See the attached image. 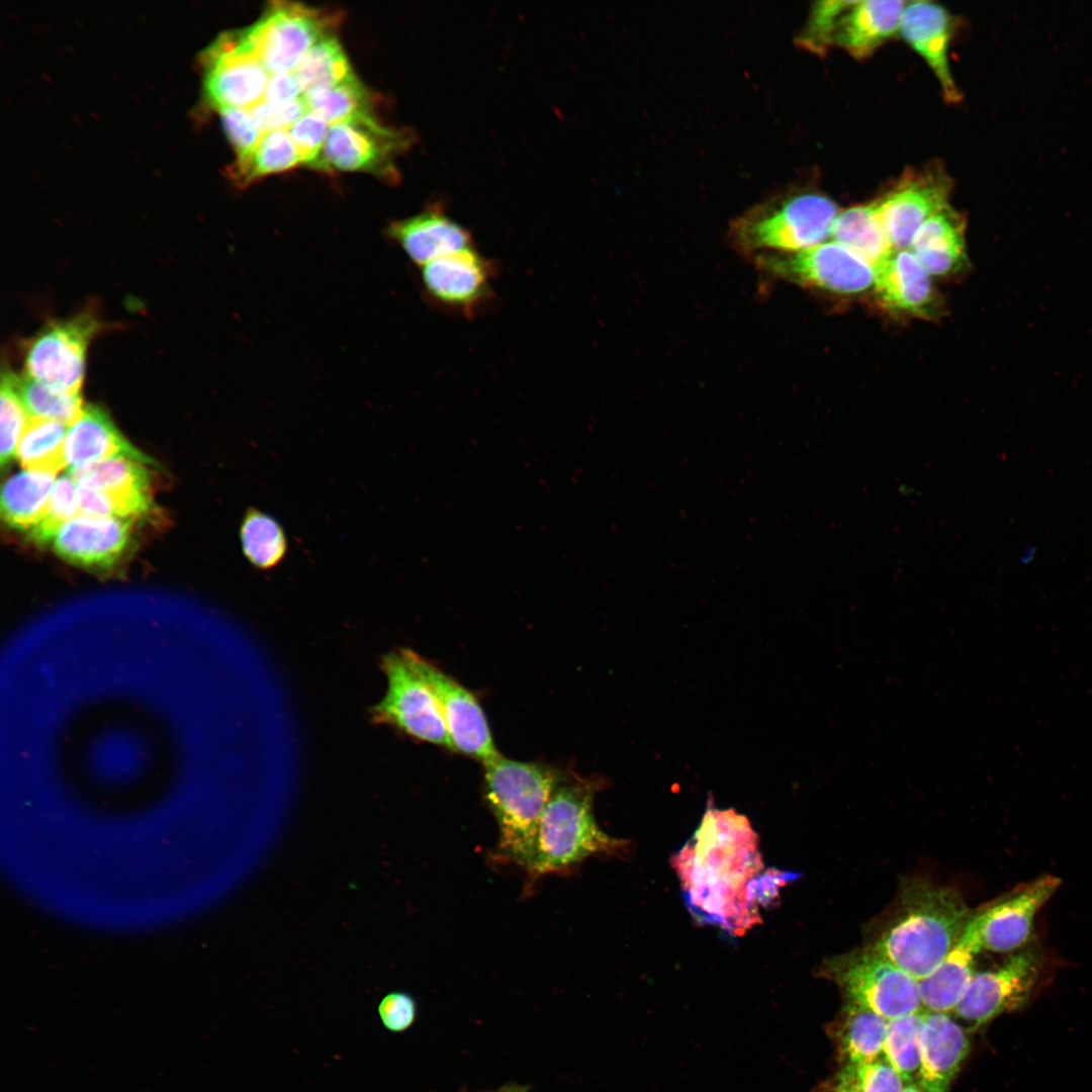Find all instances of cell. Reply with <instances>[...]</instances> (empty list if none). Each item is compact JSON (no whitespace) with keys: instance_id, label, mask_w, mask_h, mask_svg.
Returning <instances> with one entry per match:
<instances>
[{"instance_id":"7c38bea8","label":"cell","mask_w":1092,"mask_h":1092,"mask_svg":"<svg viewBox=\"0 0 1092 1092\" xmlns=\"http://www.w3.org/2000/svg\"><path fill=\"white\" fill-rule=\"evenodd\" d=\"M1043 966L1035 946L1013 952L1000 966L976 972L956 1015L973 1027L1022 1008L1032 995Z\"/></svg>"},{"instance_id":"3957f363","label":"cell","mask_w":1092,"mask_h":1092,"mask_svg":"<svg viewBox=\"0 0 1092 1092\" xmlns=\"http://www.w3.org/2000/svg\"><path fill=\"white\" fill-rule=\"evenodd\" d=\"M600 780L562 781L541 816L532 862L526 871L529 883L562 874L596 855H620L628 842L601 829L594 815Z\"/></svg>"},{"instance_id":"b9f144b4","label":"cell","mask_w":1092,"mask_h":1092,"mask_svg":"<svg viewBox=\"0 0 1092 1092\" xmlns=\"http://www.w3.org/2000/svg\"><path fill=\"white\" fill-rule=\"evenodd\" d=\"M329 125L324 118L309 110L287 129L303 164L314 167L322 154Z\"/></svg>"},{"instance_id":"9a60e30c","label":"cell","mask_w":1092,"mask_h":1092,"mask_svg":"<svg viewBox=\"0 0 1092 1092\" xmlns=\"http://www.w3.org/2000/svg\"><path fill=\"white\" fill-rule=\"evenodd\" d=\"M493 263L474 247L421 266V282L431 301L446 311L473 316L492 298Z\"/></svg>"},{"instance_id":"bcb514c9","label":"cell","mask_w":1092,"mask_h":1092,"mask_svg":"<svg viewBox=\"0 0 1092 1092\" xmlns=\"http://www.w3.org/2000/svg\"><path fill=\"white\" fill-rule=\"evenodd\" d=\"M302 96L299 83L292 72L270 76L263 101L270 104L289 103Z\"/></svg>"},{"instance_id":"74e56055","label":"cell","mask_w":1092,"mask_h":1092,"mask_svg":"<svg viewBox=\"0 0 1092 1092\" xmlns=\"http://www.w3.org/2000/svg\"><path fill=\"white\" fill-rule=\"evenodd\" d=\"M80 516L79 486L68 473L57 479L40 521L28 531L30 540L42 545L53 541L59 529Z\"/></svg>"},{"instance_id":"44dd1931","label":"cell","mask_w":1092,"mask_h":1092,"mask_svg":"<svg viewBox=\"0 0 1092 1092\" xmlns=\"http://www.w3.org/2000/svg\"><path fill=\"white\" fill-rule=\"evenodd\" d=\"M969 1049L965 1029L947 1013L924 1012L917 1078L922 1092H949Z\"/></svg>"},{"instance_id":"f1b7e54d","label":"cell","mask_w":1092,"mask_h":1092,"mask_svg":"<svg viewBox=\"0 0 1092 1092\" xmlns=\"http://www.w3.org/2000/svg\"><path fill=\"white\" fill-rule=\"evenodd\" d=\"M54 474L23 470L8 478L1 491V517L11 528L29 531L41 519L55 485Z\"/></svg>"},{"instance_id":"52a82bcc","label":"cell","mask_w":1092,"mask_h":1092,"mask_svg":"<svg viewBox=\"0 0 1092 1092\" xmlns=\"http://www.w3.org/2000/svg\"><path fill=\"white\" fill-rule=\"evenodd\" d=\"M339 15L290 1H273L243 28L257 59L270 74L292 72L318 41L334 35Z\"/></svg>"},{"instance_id":"d590c367","label":"cell","mask_w":1092,"mask_h":1092,"mask_svg":"<svg viewBox=\"0 0 1092 1092\" xmlns=\"http://www.w3.org/2000/svg\"><path fill=\"white\" fill-rule=\"evenodd\" d=\"M16 384L29 417L54 420L70 427L82 415L84 405L80 394L58 391L26 374L17 377Z\"/></svg>"},{"instance_id":"30bf717a","label":"cell","mask_w":1092,"mask_h":1092,"mask_svg":"<svg viewBox=\"0 0 1092 1092\" xmlns=\"http://www.w3.org/2000/svg\"><path fill=\"white\" fill-rule=\"evenodd\" d=\"M382 670L386 692L372 710L373 719L418 740L452 749L436 699L410 663L404 649L387 654Z\"/></svg>"},{"instance_id":"e575fe53","label":"cell","mask_w":1092,"mask_h":1092,"mask_svg":"<svg viewBox=\"0 0 1092 1092\" xmlns=\"http://www.w3.org/2000/svg\"><path fill=\"white\" fill-rule=\"evenodd\" d=\"M924 1012L895 1017L887 1021L883 1057L898 1072L905 1084L917 1081L920 1068V1034Z\"/></svg>"},{"instance_id":"f6af8a7d","label":"cell","mask_w":1092,"mask_h":1092,"mask_svg":"<svg viewBox=\"0 0 1092 1092\" xmlns=\"http://www.w3.org/2000/svg\"><path fill=\"white\" fill-rule=\"evenodd\" d=\"M378 1015L386 1029L402 1032L408 1029L417 1017V1004L405 992H390L378 1004Z\"/></svg>"},{"instance_id":"8fae6325","label":"cell","mask_w":1092,"mask_h":1092,"mask_svg":"<svg viewBox=\"0 0 1092 1092\" xmlns=\"http://www.w3.org/2000/svg\"><path fill=\"white\" fill-rule=\"evenodd\" d=\"M203 95L215 110L251 109L264 98L270 73L243 29L220 33L201 54Z\"/></svg>"},{"instance_id":"f35d334b","label":"cell","mask_w":1092,"mask_h":1092,"mask_svg":"<svg viewBox=\"0 0 1092 1092\" xmlns=\"http://www.w3.org/2000/svg\"><path fill=\"white\" fill-rule=\"evenodd\" d=\"M854 1L825 0L815 2L796 42L802 49L824 56L834 46V37L843 14Z\"/></svg>"},{"instance_id":"cb8c5ba5","label":"cell","mask_w":1092,"mask_h":1092,"mask_svg":"<svg viewBox=\"0 0 1092 1092\" xmlns=\"http://www.w3.org/2000/svg\"><path fill=\"white\" fill-rule=\"evenodd\" d=\"M874 288L891 310L928 315L934 303L931 276L907 250L894 251L875 269Z\"/></svg>"},{"instance_id":"d6a6232c","label":"cell","mask_w":1092,"mask_h":1092,"mask_svg":"<svg viewBox=\"0 0 1092 1092\" xmlns=\"http://www.w3.org/2000/svg\"><path fill=\"white\" fill-rule=\"evenodd\" d=\"M292 73L305 99L332 89L354 74L335 35L326 37L314 44Z\"/></svg>"},{"instance_id":"603a6c76","label":"cell","mask_w":1092,"mask_h":1092,"mask_svg":"<svg viewBox=\"0 0 1092 1092\" xmlns=\"http://www.w3.org/2000/svg\"><path fill=\"white\" fill-rule=\"evenodd\" d=\"M65 453L69 470L118 457L153 464L122 436L106 412L91 404L84 405L80 418L69 427Z\"/></svg>"},{"instance_id":"7dc6e473","label":"cell","mask_w":1092,"mask_h":1092,"mask_svg":"<svg viewBox=\"0 0 1092 1092\" xmlns=\"http://www.w3.org/2000/svg\"><path fill=\"white\" fill-rule=\"evenodd\" d=\"M813 1092H857V1090L837 1075L834 1079L819 1084Z\"/></svg>"},{"instance_id":"d6986e66","label":"cell","mask_w":1092,"mask_h":1092,"mask_svg":"<svg viewBox=\"0 0 1092 1092\" xmlns=\"http://www.w3.org/2000/svg\"><path fill=\"white\" fill-rule=\"evenodd\" d=\"M951 32V16L945 8L929 1L906 2L900 34L929 66L946 102L957 103L962 94L948 60Z\"/></svg>"},{"instance_id":"8992f818","label":"cell","mask_w":1092,"mask_h":1092,"mask_svg":"<svg viewBox=\"0 0 1092 1092\" xmlns=\"http://www.w3.org/2000/svg\"><path fill=\"white\" fill-rule=\"evenodd\" d=\"M822 971L842 990L846 1000L887 1020L921 1011L918 980L874 946L831 957L823 963Z\"/></svg>"},{"instance_id":"ee69618b","label":"cell","mask_w":1092,"mask_h":1092,"mask_svg":"<svg viewBox=\"0 0 1092 1092\" xmlns=\"http://www.w3.org/2000/svg\"><path fill=\"white\" fill-rule=\"evenodd\" d=\"M263 132L287 130L294 122L309 111L303 96L285 104H270L261 101L249 109Z\"/></svg>"},{"instance_id":"f907efd6","label":"cell","mask_w":1092,"mask_h":1092,"mask_svg":"<svg viewBox=\"0 0 1092 1092\" xmlns=\"http://www.w3.org/2000/svg\"><path fill=\"white\" fill-rule=\"evenodd\" d=\"M901 1092H922L920 1087L914 1083L907 1084Z\"/></svg>"},{"instance_id":"8d00e7d4","label":"cell","mask_w":1092,"mask_h":1092,"mask_svg":"<svg viewBox=\"0 0 1092 1092\" xmlns=\"http://www.w3.org/2000/svg\"><path fill=\"white\" fill-rule=\"evenodd\" d=\"M305 100L309 110L329 124L372 113L370 95L355 74L332 89Z\"/></svg>"},{"instance_id":"60d3db41","label":"cell","mask_w":1092,"mask_h":1092,"mask_svg":"<svg viewBox=\"0 0 1092 1092\" xmlns=\"http://www.w3.org/2000/svg\"><path fill=\"white\" fill-rule=\"evenodd\" d=\"M838 1076L857 1092H901L906 1086L884 1057L856 1066L843 1067Z\"/></svg>"},{"instance_id":"2e32d148","label":"cell","mask_w":1092,"mask_h":1092,"mask_svg":"<svg viewBox=\"0 0 1092 1092\" xmlns=\"http://www.w3.org/2000/svg\"><path fill=\"white\" fill-rule=\"evenodd\" d=\"M1060 884L1057 877L1041 876L974 914L982 950L1013 953L1026 947L1037 913Z\"/></svg>"},{"instance_id":"e0dca14e","label":"cell","mask_w":1092,"mask_h":1092,"mask_svg":"<svg viewBox=\"0 0 1092 1092\" xmlns=\"http://www.w3.org/2000/svg\"><path fill=\"white\" fill-rule=\"evenodd\" d=\"M951 183L937 168L907 170L897 184L878 200L880 213L895 251L907 250L918 229L933 214L949 206Z\"/></svg>"},{"instance_id":"4dcf8cb0","label":"cell","mask_w":1092,"mask_h":1092,"mask_svg":"<svg viewBox=\"0 0 1092 1092\" xmlns=\"http://www.w3.org/2000/svg\"><path fill=\"white\" fill-rule=\"evenodd\" d=\"M68 429L67 425L54 420L29 417L16 451L20 465L25 470L54 475L66 468Z\"/></svg>"},{"instance_id":"9c48e42d","label":"cell","mask_w":1092,"mask_h":1092,"mask_svg":"<svg viewBox=\"0 0 1092 1092\" xmlns=\"http://www.w3.org/2000/svg\"><path fill=\"white\" fill-rule=\"evenodd\" d=\"M752 259L763 274L824 291L856 294L875 283L874 267L832 240L794 253H765Z\"/></svg>"},{"instance_id":"4316f807","label":"cell","mask_w":1092,"mask_h":1092,"mask_svg":"<svg viewBox=\"0 0 1092 1092\" xmlns=\"http://www.w3.org/2000/svg\"><path fill=\"white\" fill-rule=\"evenodd\" d=\"M887 1021L873 1010L846 1000L832 1027L841 1068L871 1062L883 1056Z\"/></svg>"},{"instance_id":"1f68e13d","label":"cell","mask_w":1092,"mask_h":1092,"mask_svg":"<svg viewBox=\"0 0 1092 1092\" xmlns=\"http://www.w3.org/2000/svg\"><path fill=\"white\" fill-rule=\"evenodd\" d=\"M302 160L285 129L263 133L257 146L245 157L236 159L229 170L240 186H248L264 176L288 171Z\"/></svg>"},{"instance_id":"d4e9b609","label":"cell","mask_w":1092,"mask_h":1092,"mask_svg":"<svg viewBox=\"0 0 1092 1092\" xmlns=\"http://www.w3.org/2000/svg\"><path fill=\"white\" fill-rule=\"evenodd\" d=\"M905 4L900 0L854 1L840 19L834 46L857 60L870 57L900 33Z\"/></svg>"},{"instance_id":"4fadbf2b","label":"cell","mask_w":1092,"mask_h":1092,"mask_svg":"<svg viewBox=\"0 0 1092 1092\" xmlns=\"http://www.w3.org/2000/svg\"><path fill=\"white\" fill-rule=\"evenodd\" d=\"M97 330L89 313L49 324L27 347L25 374L58 391L80 394L87 347Z\"/></svg>"},{"instance_id":"f546056e","label":"cell","mask_w":1092,"mask_h":1092,"mask_svg":"<svg viewBox=\"0 0 1092 1092\" xmlns=\"http://www.w3.org/2000/svg\"><path fill=\"white\" fill-rule=\"evenodd\" d=\"M239 536L245 558L260 571L276 568L288 553V539L282 525L259 509L251 507L245 512Z\"/></svg>"},{"instance_id":"ab89813d","label":"cell","mask_w":1092,"mask_h":1092,"mask_svg":"<svg viewBox=\"0 0 1092 1092\" xmlns=\"http://www.w3.org/2000/svg\"><path fill=\"white\" fill-rule=\"evenodd\" d=\"M1 380L0 462L2 467H4L16 457L18 443L26 427L29 416L18 393L16 384L17 376L12 372L4 371Z\"/></svg>"},{"instance_id":"7bdbcfd3","label":"cell","mask_w":1092,"mask_h":1092,"mask_svg":"<svg viewBox=\"0 0 1092 1092\" xmlns=\"http://www.w3.org/2000/svg\"><path fill=\"white\" fill-rule=\"evenodd\" d=\"M218 113L237 159L245 157L257 146L264 132L249 109L223 108Z\"/></svg>"},{"instance_id":"7402d4cb","label":"cell","mask_w":1092,"mask_h":1092,"mask_svg":"<svg viewBox=\"0 0 1092 1092\" xmlns=\"http://www.w3.org/2000/svg\"><path fill=\"white\" fill-rule=\"evenodd\" d=\"M981 951L978 930L970 916L954 945L931 973L918 981L921 1004L927 1012L954 1010L976 973L975 957Z\"/></svg>"},{"instance_id":"ba28073f","label":"cell","mask_w":1092,"mask_h":1092,"mask_svg":"<svg viewBox=\"0 0 1092 1092\" xmlns=\"http://www.w3.org/2000/svg\"><path fill=\"white\" fill-rule=\"evenodd\" d=\"M413 133L382 125L373 114H362L329 125L314 169L367 172L395 182L396 158L413 144Z\"/></svg>"},{"instance_id":"7a4b0ae2","label":"cell","mask_w":1092,"mask_h":1092,"mask_svg":"<svg viewBox=\"0 0 1092 1092\" xmlns=\"http://www.w3.org/2000/svg\"><path fill=\"white\" fill-rule=\"evenodd\" d=\"M896 906L873 946L919 981L954 945L968 908L956 890L924 880L907 882Z\"/></svg>"},{"instance_id":"c3c4849f","label":"cell","mask_w":1092,"mask_h":1092,"mask_svg":"<svg viewBox=\"0 0 1092 1092\" xmlns=\"http://www.w3.org/2000/svg\"><path fill=\"white\" fill-rule=\"evenodd\" d=\"M1036 551L1035 546H1028L1019 556V561L1023 564H1028L1035 557Z\"/></svg>"},{"instance_id":"83f0119b","label":"cell","mask_w":1092,"mask_h":1092,"mask_svg":"<svg viewBox=\"0 0 1092 1092\" xmlns=\"http://www.w3.org/2000/svg\"><path fill=\"white\" fill-rule=\"evenodd\" d=\"M829 238L848 248L874 269L895 251L888 238L878 201L838 211Z\"/></svg>"},{"instance_id":"681fc988","label":"cell","mask_w":1092,"mask_h":1092,"mask_svg":"<svg viewBox=\"0 0 1092 1092\" xmlns=\"http://www.w3.org/2000/svg\"><path fill=\"white\" fill-rule=\"evenodd\" d=\"M491 1092H527L525 1087L518 1085H508Z\"/></svg>"},{"instance_id":"ffe728a7","label":"cell","mask_w":1092,"mask_h":1092,"mask_svg":"<svg viewBox=\"0 0 1092 1092\" xmlns=\"http://www.w3.org/2000/svg\"><path fill=\"white\" fill-rule=\"evenodd\" d=\"M387 234L417 265L473 246L469 231L434 204L410 217L392 221Z\"/></svg>"},{"instance_id":"484cf974","label":"cell","mask_w":1092,"mask_h":1092,"mask_svg":"<svg viewBox=\"0 0 1092 1092\" xmlns=\"http://www.w3.org/2000/svg\"><path fill=\"white\" fill-rule=\"evenodd\" d=\"M964 217L951 206L930 216L909 247L930 276L954 272L966 259Z\"/></svg>"},{"instance_id":"5b68a950","label":"cell","mask_w":1092,"mask_h":1092,"mask_svg":"<svg viewBox=\"0 0 1092 1092\" xmlns=\"http://www.w3.org/2000/svg\"><path fill=\"white\" fill-rule=\"evenodd\" d=\"M837 206L816 192L767 197L731 221L728 241L739 253H794L826 241Z\"/></svg>"},{"instance_id":"6da1fadb","label":"cell","mask_w":1092,"mask_h":1092,"mask_svg":"<svg viewBox=\"0 0 1092 1092\" xmlns=\"http://www.w3.org/2000/svg\"><path fill=\"white\" fill-rule=\"evenodd\" d=\"M758 836L733 809L707 808L692 838L671 857L697 921L742 935L760 922V909L798 874L765 869Z\"/></svg>"},{"instance_id":"277c9868","label":"cell","mask_w":1092,"mask_h":1092,"mask_svg":"<svg viewBox=\"0 0 1092 1092\" xmlns=\"http://www.w3.org/2000/svg\"><path fill=\"white\" fill-rule=\"evenodd\" d=\"M483 765L484 797L498 827L496 856L527 871L541 816L562 779L544 764L500 754Z\"/></svg>"},{"instance_id":"ac0fdd59","label":"cell","mask_w":1092,"mask_h":1092,"mask_svg":"<svg viewBox=\"0 0 1092 1092\" xmlns=\"http://www.w3.org/2000/svg\"><path fill=\"white\" fill-rule=\"evenodd\" d=\"M130 519L78 516L65 523L53 539L56 553L86 568L111 567L127 547Z\"/></svg>"},{"instance_id":"5bb4252c","label":"cell","mask_w":1092,"mask_h":1092,"mask_svg":"<svg viewBox=\"0 0 1092 1092\" xmlns=\"http://www.w3.org/2000/svg\"><path fill=\"white\" fill-rule=\"evenodd\" d=\"M405 655L433 693L452 749L485 762L499 753L475 697L438 666L411 649Z\"/></svg>"},{"instance_id":"836d02e7","label":"cell","mask_w":1092,"mask_h":1092,"mask_svg":"<svg viewBox=\"0 0 1092 1092\" xmlns=\"http://www.w3.org/2000/svg\"><path fill=\"white\" fill-rule=\"evenodd\" d=\"M78 486L109 491H151L146 464L125 458H111L69 470Z\"/></svg>"}]
</instances>
